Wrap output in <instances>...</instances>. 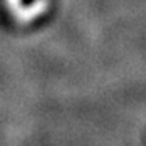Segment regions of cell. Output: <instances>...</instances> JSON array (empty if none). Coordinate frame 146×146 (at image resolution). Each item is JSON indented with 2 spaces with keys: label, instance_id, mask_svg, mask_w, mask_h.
Listing matches in <instances>:
<instances>
[{
  "label": "cell",
  "instance_id": "1",
  "mask_svg": "<svg viewBox=\"0 0 146 146\" xmlns=\"http://www.w3.org/2000/svg\"><path fill=\"white\" fill-rule=\"evenodd\" d=\"M50 9V2L48 0H34L28 6H17L13 13L14 19L20 23H30L34 19H37L39 16H42L44 13H47Z\"/></svg>",
  "mask_w": 146,
  "mask_h": 146
},
{
  "label": "cell",
  "instance_id": "2",
  "mask_svg": "<svg viewBox=\"0 0 146 146\" xmlns=\"http://www.w3.org/2000/svg\"><path fill=\"white\" fill-rule=\"evenodd\" d=\"M3 2H5V6L9 11H14L17 6L22 5V0H3Z\"/></svg>",
  "mask_w": 146,
  "mask_h": 146
}]
</instances>
